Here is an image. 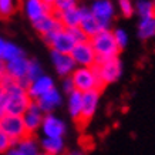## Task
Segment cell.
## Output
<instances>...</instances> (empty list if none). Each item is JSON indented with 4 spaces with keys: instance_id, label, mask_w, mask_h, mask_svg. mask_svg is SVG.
I'll use <instances>...</instances> for the list:
<instances>
[{
    "instance_id": "277c9868",
    "label": "cell",
    "mask_w": 155,
    "mask_h": 155,
    "mask_svg": "<svg viewBox=\"0 0 155 155\" xmlns=\"http://www.w3.org/2000/svg\"><path fill=\"white\" fill-rule=\"evenodd\" d=\"M0 130L5 132L16 145L20 140H23L24 137H27V131L24 127L23 118L19 115H9L5 114L3 117H0Z\"/></svg>"
},
{
    "instance_id": "7c38bea8",
    "label": "cell",
    "mask_w": 155,
    "mask_h": 155,
    "mask_svg": "<svg viewBox=\"0 0 155 155\" xmlns=\"http://www.w3.org/2000/svg\"><path fill=\"white\" fill-rule=\"evenodd\" d=\"M54 80L50 75L41 74L40 77H37L36 80H33L27 87V94L31 98V101H36L37 98H40L41 95H44L47 91H50L51 88H54Z\"/></svg>"
},
{
    "instance_id": "e0dca14e",
    "label": "cell",
    "mask_w": 155,
    "mask_h": 155,
    "mask_svg": "<svg viewBox=\"0 0 155 155\" xmlns=\"http://www.w3.org/2000/svg\"><path fill=\"white\" fill-rule=\"evenodd\" d=\"M33 27L38 34H41L43 37H46L48 34H51V33H54V31H57V30L63 28V26H61V23L58 21L56 14L50 13V14H46L41 19H38L37 21H34Z\"/></svg>"
},
{
    "instance_id": "603a6c76",
    "label": "cell",
    "mask_w": 155,
    "mask_h": 155,
    "mask_svg": "<svg viewBox=\"0 0 155 155\" xmlns=\"http://www.w3.org/2000/svg\"><path fill=\"white\" fill-rule=\"evenodd\" d=\"M134 13L140 16V19L147 17H155V9L152 0H137L134 5Z\"/></svg>"
},
{
    "instance_id": "83f0119b",
    "label": "cell",
    "mask_w": 155,
    "mask_h": 155,
    "mask_svg": "<svg viewBox=\"0 0 155 155\" xmlns=\"http://www.w3.org/2000/svg\"><path fill=\"white\" fill-rule=\"evenodd\" d=\"M113 36H114V40L117 43V46L120 47V50L125 48L128 46V33L124 30V28H115L113 31Z\"/></svg>"
},
{
    "instance_id": "836d02e7",
    "label": "cell",
    "mask_w": 155,
    "mask_h": 155,
    "mask_svg": "<svg viewBox=\"0 0 155 155\" xmlns=\"http://www.w3.org/2000/svg\"><path fill=\"white\" fill-rule=\"evenodd\" d=\"M5 155H21V154H20L19 151H17V148H16V147H13V148L7 151V152H6Z\"/></svg>"
},
{
    "instance_id": "4dcf8cb0",
    "label": "cell",
    "mask_w": 155,
    "mask_h": 155,
    "mask_svg": "<svg viewBox=\"0 0 155 155\" xmlns=\"http://www.w3.org/2000/svg\"><path fill=\"white\" fill-rule=\"evenodd\" d=\"M67 31L70 33V36L74 38L75 43H80V41H84V40H88L87 36L84 34V31L81 30L80 27H71V28H66Z\"/></svg>"
},
{
    "instance_id": "d6a6232c",
    "label": "cell",
    "mask_w": 155,
    "mask_h": 155,
    "mask_svg": "<svg viewBox=\"0 0 155 155\" xmlns=\"http://www.w3.org/2000/svg\"><path fill=\"white\" fill-rule=\"evenodd\" d=\"M7 77V73H6V63L0 60V83Z\"/></svg>"
},
{
    "instance_id": "5bb4252c",
    "label": "cell",
    "mask_w": 155,
    "mask_h": 155,
    "mask_svg": "<svg viewBox=\"0 0 155 155\" xmlns=\"http://www.w3.org/2000/svg\"><path fill=\"white\" fill-rule=\"evenodd\" d=\"M51 63L56 68L57 74L60 77H70L73 71L77 68L74 60L71 58L70 54H63V53L51 51Z\"/></svg>"
},
{
    "instance_id": "f1b7e54d",
    "label": "cell",
    "mask_w": 155,
    "mask_h": 155,
    "mask_svg": "<svg viewBox=\"0 0 155 155\" xmlns=\"http://www.w3.org/2000/svg\"><path fill=\"white\" fill-rule=\"evenodd\" d=\"M118 9L124 17H131L134 14V3L132 0H118Z\"/></svg>"
},
{
    "instance_id": "4fadbf2b",
    "label": "cell",
    "mask_w": 155,
    "mask_h": 155,
    "mask_svg": "<svg viewBox=\"0 0 155 155\" xmlns=\"http://www.w3.org/2000/svg\"><path fill=\"white\" fill-rule=\"evenodd\" d=\"M24 14L31 23L37 21L38 19L44 17L46 14L53 13L51 6H47L41 0H24L23 3Z\"/></svg>"
},
{
    "instance_id": "d6986e66",
    "label": "cell",
    "mask_w": 155,
    "mask_h": 155,
    "mask_svg": "<svg viewBox=\"0 0 155 155\" xmlns=\"http://www.w3.org/2000/svg\"><path fill=\"white\" fill-rule=\"evenodd\" d=\"M38 145H40V151L47 155H61L66 150L64 138H47V137H43Z\"/></svg>"
},
{
    "instance_id": "ffe728a7",
    "label": "cell",
    "mask_w": 155,
    "mask_h": 155,
    "mask_svg": "<svg viewBox=\"0 0 155 155\" xmlns=\"http://www.w3.org/2000/svg\"><path fill=\"white\" fill-rule=\"evenodd\" d=\"M68 101H67V108H68V114L75 122L80 121L81 117V103H83V93L74 90L73 93L67 95Z\"/></svg>"
},
{
    "instance_id": "52a82bcc",
    "label": "cell",
    "mask_w": 155,
    "mask_h": 155,
    "mask_svg": "<svg viewBox=\"0 0 155 155\" xmlns=\"http://www.w3.org/2000/svg\"><path fill=\"white\" fill-rule=\"evenodd\" d=\"M70 56L77 67H94L97 64V57H95L94 48L91 46L90 40L75 43Z\"/></svg>"
},
{
    "instance_id": "6da1fadb",
    "label": "cell",
    "mask_w": 155,
    "mask_h": 155,
    "mask_svg": "<svg viewBox=\"0 0 155 155\" xmlns=\"http://www.w3.org/2000/svg\"><path fill=\"white\" fill-rule=\"evenodd\" d=\"M88 40L91 43L93 48H94L95 57H97V64L101 63V61L111 60V58H115V57L120 56L121 50L117 46V43L114 40L113 31L110 28L101 30L100 33H97Z\"/></svg>"
},
{
    "instance_id": "4316f807",
    "label": "cell",
    "mask_w": 155,
    "mask_h": 155,
    "mask_svg": "<svg viewBox=\"0 0 155 155\" xmlns=\"http://www.w3.org/2000/svg\"><path fill=\"white\" fill-rule=\"evenodd\" d=\"M16 10L14 0H0V17L2 19H7Z\"/></svg>"
},
{
    "instance_id": "8d00e7d4",
    "label": "cell",
    "mask_w": 155,
    "mask_h": 155,
    "mask_svg": "<svg viewBox=\"0 0 155 155\" xmlns=\"http://www.w3.org/2000/svg\"><path fill=\"white\" fill-rule=\"evenodd\" d=\"M41 2H43V3H46L47 6H53V3H54L56 0H41Z\"/></svg>"
},
{
    "instance_id": "ba28073f",
    "label": "cell",
    "mask_w": 155,
    "mask_h": 155,
    "mask_svg": "<svg viewBox=\"0 0 155 155\" xmlns=\"http://www.w3.org/2000/svg\"><path fill=\"white\" fill-rule=\"evenodd\" d=\"M40 131L43 137H47V138H64L67 132V125L61 118H58L53 113L44 114L41 125H40Z\"/></svg>"
},
{
    "instance_id": "cb8c5ba5",
    "label": "cell",
    "mask_w": 155,
    "mask_h": 155,
    "mask_svg": "<svg viewBox=\"0 0 155 155\" xmlns=\"http://www.w3.org/2000/svg\"><path fill=\"white\" fill-rule=\"evenodd\" d=\"M20 56H24L23 50L17 46V44H14L12 41H6L5 43V47H3V53H2V58L0 60L7 63V61L13 60V58H17Z\"/></svg>"
},
{
    "instance_id": "9c48e42d",
    "label": "cell",
    "mask_w": 155,
    "mask_h": 155,
    "mask_svg": "<svg viewBox=\"0 0 155 155\" xmlns=\"http://www.w3.org/2000/svg\"><path fill=\"white\" fill-rule=\"evenodd\" d=\"M28 67V58L26 56H20L6 63V73L12 80L17 81L23 88L27 90L28 81L26 80V73Z\"/></svg>"
},
{
    "instance_id": "f35d334b",
    "label": "cell",
    "mask_w": 155,
    "mask_h": 155,
    "mask_svg": "<svg viewBox=\"0 0 155 155\" xmlns=\"http://www.w3.org/2000/svg\"><path fill=\"white\" fill-rule=\"evenodd\" d=\"M152 3H154V9H155V0H152Z\"/></svg>"
},
{
    "instance_id": "5b68a950",
    "label": "cell",
    "mask_w": 155,
    "mask_h": 155,
    "mask_svg": "<svg viewBox=\"0 0 155 155\" xmlns=\"http://www.w3.org/2000/svg\"><path fill=\"white\" fill-rule=\"evenodd\" d=\"M90 7V12L93 14L103 30L110 28V24L115 17V7L111 0H93Z\"/></svg>"
},
{
    "instance_id": "e575fe53",
    "label": "cell",
    "mask_w": 155,
    "mask_h": 155,
    "mask_svg": "<svg viewBox=\"0 0 155 155\" xmlns=\"http://www.w3.org/2000/svg\"><path fill=\"white\" fill-rule=\"evenodd\" d=\"M5 43H6V40L0 38V58H2V53H3V47H5Z\"/></svg>"
},
{
    "instance_id": "9a60e30c",
    "label": "cell",
    "mask_w": 155,
    "mask_h": 155,
    "mask_svg": "<svg viewBox=\"0 0 155 155\" xmlns=\"http://www.w3.org/2000/svg\"><path fill=\"white\" fill-rule=\"evenodd\" d=\"M34 103L37 104V107L43 111V114H51L57 107H60L63 103V95L58 90L54 87L50 91H47L44 95L37 98Z\"/></svg>"
},
{
    "instance_id": "8fae6325",
    "label": "cell",
    "mask_w": 155,
    "mask_h": 155,
    "mask_svg": "<svg viewBox=\"0 0 155 155\" xmlns=\"http://www.w3.org/2000/svg\"><path fill=\"white\" fill-rule=\"evenodd\" d=\"M43 117H44L43 111L37 107V104L34 103V101H31V104H30L28 108L26 110V113L21 115L24 127H26V131H27L28 135H34V134L40 130Z\"/></svg>"
},
{
    "instance_id": "30bf717a",
    "label": "cell",
    "mask_w": 155,
    "mask_h": 155,
    "mask_svg": "<svg viewBox=\"0 0 155 155\" xmlns=\"http://www.w3.org/2000/svg\"><path fill=\"white\" fill-rule=\"evenodd\" d=\"M100 95H101V91H100V90H93V91L83 93L81 117H80V121L78 122H81V124H87V122L91 121V118L94 117L95 111H97V108H98Z\"/></svg>"
},
{
    "instance_id": "8992f818",
    "label": "cell",
    "mask_w": 155,
    "mask_h": 155,
    "mask_svg": "<svg viewBox=\"0 0 155 155\" xmlns=\"http://www.w3.org/2000/svg\"><path fill=\"white\" fill-rule=\"evenodd\" d=\"M43 38L50 46L51 51L63 53V54H70L71 50L75 46L74 38L71 37L70 33L67 31L66 28H60V30H57V31L48 34V36Z\"/></svg>"
},
{
    "instance_id": "44dd1931",
    "label": "cell",
    "mask_w": 155,
    "mask_h": 155,
    "mask_svg": "<svg viewBox=\"0 0 155 155\" xmlns=\"http://www.w3.org/2000/svg\"><path fill=\"white\" fill-rule=\"evenodd\" d=\"M16 148L21 155H37L40 152V145L36 141L34 135H27L16 144Z\"/></svg>"
},
{
    "instance_id": "7402d4cb",
    "label": "cell",
    "mask_w": 155,
    "mask_h": 155,
    "mask_svg": "<svg viewBox=\"0 0 155 155\" xmlns=\"http://www.w3.org/2000/svg\"><path fill=\"white\" fill-rule=\"evenodd\" d=\"M137 34L141 40H150V38L155 37V17L140 19Z\"/></svg>"
},
{
    "instance_id": "ab89813d",
    "label": "cell",
    "mask_w": 155,
    "mask_h": 155,
    "mask_svg": "<svg viewBox=\"0 0 155 155\" xmlns=\"http://www.w3.org/2000/svg\"><path fill=\"white\" fill-rule=\"evenodd\" d=\"M0 131H2V130H0Z\"/></svg>"
},
{
    "instance_id": "1f68e13d",
    "label": "cell",
    "mask_w": 155,
    "mask_h": 155,
    "mask_svg": "<svg viewBox=\"0 0 155 155\" xmlns=\"http://www.w3.org/2000/svg\"><path fill=\"white\" fill-rule=\"evenodd\" d=\"M61 85H63V91H64L67 95L74 91V84H73V81H71V77H64Z\"/></svg>"
},
{
    "instance_id": "3957f363",
    "label": "cell",
    "mask_w": 155,
    "mask_h": 155,
    "mask_svg": "<svg viewBox=\"0 0 155 155\" xmlns=\"http://www.w3.org/2000/svg\"><path fill=\"white\" fill-rule=\"evenodd\" d=\"M95 70L98 74V78L101 81L103 87L108 84H113L118 81L122 75V61L120 57L111 58V60L101 61L98 64H95Z\"/></svg>"
},
{
    "instance_id": "7a4b0ae2",
    "label": "cell",
    "mask_w": 155,
    "mask_h": 155,
    "mask_svg": "<svg viewBox=\"0 0 155 155\" xmlns=\"http://www.w3.org/2000/svg\"><path fill=\"white\" fill-rule=\"evenodd\" d=\"M74 84V90L80 93H87L93 90H103V84L98 78L97 70L94 67H77L70 75Z\"/></svg>"
},
{
    "instance_id": "484cf974",
    "label": "cell",
    "mask_w": 155,
    "mask_h": 155,
    "mask_svg": "<svg viewBox=\"0 0 155 155\" xmlns=\"http://www.w3.org/2000/svg\"><path fill=\"white\" fill-rule=\"evenodd\" d=\"M77 0H56L53 3L51 9L53 13H61V12H66L68 9H73V7H77Z\"/></svg>"
},
{
    "instance_id": "d4e9b609",
    "label": "cell",
    "mask_w": 155,
    "mask_h": 155,
    "mask_svg": "<svg viewBox=\"0 0 155 155\" xmlns=\"http://www.w3.org/2000/svg\"><path fill=\"white\" fill-rule=\"evenodd\" d=\"M43 73V67L37 60H28V67H27V73H26V80L28 81V84L33 80H36L37 77H40Z\"/></svg>"
},
{
    "instance_id": "2e32d148",
    "label": "cell",
    "mask_w": 155,
    "mask_h": 155,
    "mask_svg": "<svg viewBox=\"0 0 155 155\" xmlns=\"http://www.w3.org/2000/svg\"><path fill=\"white\" fill-rule=\"evenodd\" d=\"M80 12H81V21L78 27L84 31L87 38H91L93 36H95L97 33H100L103 30L101 26L98 24V21L93 17L88 6H80Z\"/></svg>"
},
{
    "instance_id": "ac0fdd59",
    "label": "cell",
    "mask_w": 155,
    "mask_h": 155,
    "mask_svg": "<svg viewBox=\"0 0 155 155\" xmlns=\"http://www.w3.org/2000/svg\"><path fill=\"white\" fill-rule=\"evenodd\" d=\"M57 16L58 21L61 23L63 28H71V27H78L81 21V12H80V6L68 9L66 12H61V13H54Z\"/></svg>"
},
{
    "instance_id": "f546056e",
    "label": "cell",
    "mask_w": 155,
    "mask_h": 155,
    "mask_svg": "<svg viewBox=\"0 0 155 155\" xmlns=\"http://www.w3.org/2000/svg\"><path fill=\"white\" fill-rule=\"evenodd\" d=\"M13 147H14L13 141L6 135L5 132L0 131V155H5L6 152H7L9 150H12Z\"/></svg>"
},
{
    "instance_id": "74e56055",
    "label": "cell",
    "mask_w": 155,
    "mask_h": 155,
    "mask_svg": "<svg viewBox=\"0 0 155 155\" xmlns=\"http://www.w3.org/2000/svg\"><path fill=\"white\" fill-rule=\"evenodd\" d=\"M37 155H47V154H44V152H41V151H40V152H38Z\"/></svg>"
},
{
    "instance_id": "d590c367",
    "label": "cell",
    "mask_w": 155,
    "mask_h": 155,
    "mask_svg": "<svg viewBox=\"0 0 155 155\" xmlns=\"http://www.w3.org/2000/svg\"><path fill=\"white\" fill-rule=\"evenodd\" d=\"M66 155H84V152L83 151H71V152H68V154H66Z\"/></svg>"
}]
</instances>
